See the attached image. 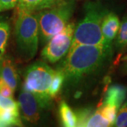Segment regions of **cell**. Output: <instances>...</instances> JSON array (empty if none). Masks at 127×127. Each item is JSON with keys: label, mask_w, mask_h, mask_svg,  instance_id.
<instances>
[{"label": "cell", "mask_w": 127, "mask_h": 127, "mask_svg": "<svg viewBox=\"0 0 127 127\" xmlns=\"http://www.w3.org/2000/svg\"><path fill=\"white\" fill-rule=\"evenodd\" d=\"M0 108L20 112L18 102L13 100L12 97H6L1 95H0Z\"/></svg>", "instance_id": "21"}, {"label": "cell", "mask_w": 127, "mask_h": 127, "mask_svg": "<svg viewBox=\"0 0 127 127\" xmlns=\"http://www.w3.org/2000/svg\"><path fill=\"white\" fill-rule=\"evenodd\" d=\"M109 10L100 1H87L84 16L75 27L71 45L68 51L81 45H104L101 25Z\"/></svg>", "instance_id": "2"}, {"label": "cell", "mask_w": 127, "mask_h": 127, "mask_svg": "<svg viewBox=\"0 0 127 127\" xmlns=\"http://www.w3.org/2000/svg\"></svg>", "instance_id": "24"}, {"label": "cell", "mask_w": 127, "mask_h": 127, "mask_svg": "<svg viewBox=\"0 0 127 127\" xmlns=\"http://www.w3.org/2000/svg\"><path fill=\"white\" fill-rule=\"evenodd\" d=\"M86 127H112L109 122L105 118L104 115L98 108L94 111L88 119Z\"/></svg>", "instance_id": "16"}, {"label": "cell", "mask_w": 127, "mask_h": 127, "mask_svg": "<svg viewBox=\"0 0 127 127\" xmlns=\"http://www.w3.org/2000/svg\"><path fill=\"white\" fill-rule=\"evenodd\" d=\"M114 126L117 127H127V101L119 107Z\"/></svg>", "instance_id": "19"}, {"label": "cell", "mask_w": 127, "mask_h": 127, "mask_svg": "<svg viewBox=\"0 0 127 127\" xmlns=\"http://www.w3.org/2000/svg\"><path fill=\"white\" fill-rule=\"evenodd\" d=\"M0 77L14 91L16 90L19 77L14 61L9 56H4L0 64Z\"/></svg>", "instance_id": "9"}, {"label": "cell", "mask_w": 127, "mask_h": 127, "mask_svg": "<svg viewBox=\"0 0 127 127\" xmlns=\"http://www.w3.org/2000/svg\"><path fill=\"white\" fill-rule=\"evenodd\" d=\"M99 109L104 115V117L109 121L111 125L114 126L119 109L114 106L105 104H102V105L99 107Z\"/></svg>", "instance_id": "18"}, {"label": "cell", "mask_w": 127, "mask_h": 127, "mask_svg": "<svg viewBox=\"0 0 127 127\" xmlns=\"http://www.w3.org/2000/svg\"><path fill=\"white\" fill-rule=\"evenodd\" d=\"M14 91L0 77V95L6 97H14Z\"/></svg>", "instance_id": "22"}, {"label": "cell", "mask_w": 127, "mask_h": 127, "mask_svg": "<svg viewBox=\"0 0 127 127\" xmlns=\"http://www.w3.org/2000/svg\"><path fill=\"white\" fill-rule=\"evenodd\" d=\"M119 26L120 21L118 16L114 12L109 11L103 18L101 25L104 46L112 47V42L117 35Z\"/></svg>", "instance_id": "8"}, {"label": "cell", "mask_w": 127, "mask_h": 127, "mask_svg": "<svg viewBox=\"0 0 127 127\" xmlns=\"http://www.w3.org/2000/svg\"><path fill=\"white\" fill-rule=\"evenodd\" d=\"M112 52V47L95 45H81L68 51L59 68L64 74V82L68 86H75L98 73L111 59Z\"/></svg>", "instance_id": "1"}, {"label": "cell", "mask_w": 127, "mask_h": 127, "mask_svg": "<svg viewBox=\"0 0 127 127\" xmlns=\"http://www.w3.org/2000/svg\"><path fill=\"white\" fill-rule=\"evenodd\" d=\"M64 0H18L17 9L30 13L40 11L58 4Z\"/></svg>", "instance_id": "11"}, {"label": "cell", "mask_w": 127, "mask_h": 127, "mask_svg": "<svg viewBox=\"0 0 127 127\" xmlns=\"http://www.w3.org/2000/svg\"><path fill=\"white\" fill-rule=\"evenodd\" d=\"M94 111L91 108H83V109H78L75 113L76 115L77 119V123L76 127H86L88 119L91 117Z\"/></svg>", "instance_id": "20"}, {"label": "cell", "mask_w": 127, "mask_h": 127, "mask_svg": "<svg viewBox=\"0 0 127 127\" xmlns=\"http://www.w3.org/2000/svg\"><path fill=\"white\" fill-rule=\"evenodd\" d=\"M15 37L18 55L23 61L33 59L39 44V26L35 14L17 9Z\"/></svg>", "instance_id": "3"}, {"label": "cell", "mask_w": 127, "mask_h": 127, "mask_svg": "<svg viewBox=\"0 0 127 127\" xmlns=\"http://www.w3.org/2000/svg\"><path fill=\"white\" fill-rule=\"evenodd\" d=\"M54 73L55 70L41 61L28 66L24 73L23 90L35 95L46 109L52 100L50 88Z\"/></svg>", "instance_id": "5"}, {"label": "cell", "mask_w": 127, "mask_h": 127, "mask_svg": "<svg viewBox=\"0 0 127 127\" xmlns=\"http://www.w3.org/2000/svg\"><path fill=\"white\" fill-rule=\"evenodd\" d=\"M74 29V23H69L52 37L42 50V58L47 62L55 63L67 55L71 45Z\"/></svg>", "instance_id": "6"}, {"label": "cell", "mask_w": 127, "mask_h": 127, "mask_svg": "<svg viewBox=\"0 0 127 127\" xmlns=\"http://www.w3.org/2000/svg\"><path fill=\"white\" fill-rule=\"evenodd\" d=\"M18 0H0V13L15 8Z\"/></svg>", "instance_id": "23"}, {"label": "cell", "mask_w": 127, "mask_h": 127, "mask_svg": "<svg viewBox=\"0 0 127 127\" xmlns=\"http://www.w3.org/2000/svg\"><path fill=\"white\" fill-rule=\"evenodd\" d=\"M21 127L22 122L20 118V112L1 108L0 111V127Z\"/></svg>", "instance_id": "13"}, {"label": "cell", "mask_w": 127, "mask_h": 127, "mask_svg": "<svg viewBox=\"0 0 127 127\" xmlns=\"http://www.w3.org/2000/svg\"><path fill=\"white\" fill-rule=\"evenodd\" d=\"M10 35V26L8 21L0 16V64L5 56L6 49Z\"/></svg>", "instance_id": "14"}, {"label": "cell", "mask_w": 127, "mask_h": 127, "mask_svg": "<svg viewBox=\"0 0 127 127\" xmlns=\"http://www.w3.org/2000/svg\"><path fill=\"white\" fill-rule=\"evenodd\" d=\"M75 8L73 0L62 1L35 14L39 26V40L45 45L52 37L62 31L72 16Z\"/></svg>", "instance_id": "4"}, {"label": "cell", "mask_w": 127, "mask_h": 127, "mask_svg": "<svg viewBox=\"0 0 127 127\" xmlns=\"http://www.w3.org/2000/svg\"><path fill=\"white\" fill-rule=\"evenodd\" d=\"M18 105L23 119L32 124L40 122L47 109L35 95L24 90L20 93Z\"/></svg>", "instance_id": "7"}, {"label": "cell", "mask_w": 127, "mask_h": 127, "mask_svg": "<svg viewBox=\"0 0 127 127\" xmlns=\"http://www.w3.org/2000/svg\"><path fill=\"white\" fill-rule=\"evenodd\" d=\"M115 41V47L117 50H122L127 45V16L120 23L118 32Z\"/></svg>", "instance_id": "17"}, {"label": "cell", "mask_w": 127, "mask_h": 127, "mask_svg": "<svg viewBox=\"0 0 127 127\" xmlns=\"http://www.w3.org/2000/svg\"><path fill=\"white\" fill-rule=\"evenodd\" d=\"M64 81L65 78L62 71L59 68L55 70L50 88V95L52 99L57 96L63 86Z\"/></svg>", "instance_id": "15"}, {"label": "cell", "mask_w": 127, "mask_h": 127, "mask_svg": "<svg viewBox=\"0 0 127 127\" xmlns=\"http://www.w3.org/2000/svg\"><path fill=\"white\" fill-rule=\"evenodd\" d=\"M127 87L115 84L109 87L102 104L112 105L119 109L127 97Z\"/></svg>", "instance_id": "10"}, {"label": "cell", "mask_w": 127, "mask_h": 127, "mask_svg": "<svg viewBox=\"0 0 127 127\" xmlns=\"http://www.w3.org/2000/svg\"><path fill=\"white\" fill-rule=\"evenodd\" d=\"M59 114L61 122L64 127H76L77 119L76 113L66 102L63 101L61 102L59 105Z\"/></svg>", "instance_id": "12"}]
</instances>
